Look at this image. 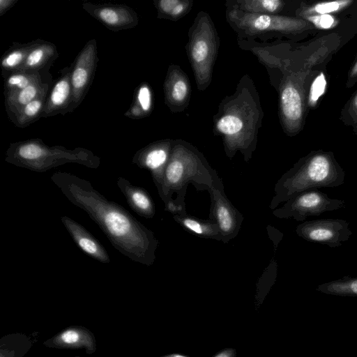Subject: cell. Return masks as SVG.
I'll return each instance as SVG.
<instances>
[{"instance_id":"6da1fadb","label":"cell","mask_w":357,"mask_h":357,"mask_svg":"<svg viewBox=\"0 0 357 357\" xmlns=\"http://www.w3.org/2000/svg\"><path fill=\"white\" fill-rule=\"evenodd\" d=\"M50 179L72 204L86 213L121 255L145 266L153 264L158 239L125 208L75 174L57 172Z\"/></svg>"},{"instance_id":"7a4b0ae2","label":"cell","mask_w":357,"mask_h":357,"mask_svg":"<svg viewBox=\"0 0 357 357\" xmlns=\"http://www.w3.org/2000/svg\"><path fill=\"white\" fill-rule=\"evenodd\" d=\"M264 113L253 79L245 74L234 92L220 102L213 117L214 135L222 139L226 155L231 159L237 152L248 162L255 152Z\"/></svg>"},{"instance_id":"3957f363","label":"cell","mask_w":357,"mask_h":357,"mask_svg":"<svg viewBox=\"0 0 357 357\" xmlns=\"http://www.w3.org/2000/svg\"><path fill=\"white\" fill-rule=\"evenodd\" d=\"M345 176L332 151H312L278 179L269 208L273 211L280 204L305 191L338 187L344 183Z\"/></svg>"},{"instance_id":"277c9868","label":"cell","mask_w":357,"mask_h":357,"mask_svg":"<svg viewBox=\"0 0 357 357\" xmlns=\"http://www.w3.org/2000/svg\"><path fill=\"white\" fill-rule=\"evenodd\" d=\"M221 183L204 155L190 142L177 139L174 140L158 195L167 204L173 201V195L176 194L175 204L185 208L184 197L188 184H193L197 190H208Z\"/></svg>"},{"instance_id":"5b68a950","label":"cell","mask_w":357,"mask_h":357,"mask_svg":"<svg viewBox=\"0 0 357 357\" xmlns=\"http://www.w3.org/2000/svg\"><path fill=\"white\" fill-rule=\"evenodd\" d=\"M318 71L284 63L268 73L278 93V116L284 134L294 137L303 130L310 107L312 81Z\"/></svg>"},{"instance_id":"8992f818","label":"cell","mask_w":357,"mask_h":357,"mask_svg":"<svg viewBox=\"0 0 357 357\" xmlns=\"http://www.w3.org/2000/svg\"><path fill=\"white\" fill-rule=\"evenodd\" d=\"M5 161L15 166L36 172H47L68 163H77L90 169H98L100 158L91 151L77 147L48 146L40 139H30L10 144Z\"/></svg>"},{"instance_id":"52a82bcc","label":"cell","mask_w":357,"mask_h":357,"mask_svg":"<svg viewBox=\"0 0 357 357\" xmlns=\"http://www.w3.org/2000/svg\"><path fill=\"white\" fill-rule=\"evenodd\" d=\"M225 18L237 40L268 43L284 37L296 40L316 29L310 22L295 16L250 13L230 7H226Z\"/></svg>"},{"instance_id":"ba28073f","label":"cell","mask_w":357,"mask_h":357,"mask_svg":"<svg viewBox=\"0 0 357 357\" xmlns=\"http://www.w3.org/2000/svg\"><path fill=\"white\" fill-rule=\"evenodd\" d=\"M185 51L198 90L204 91L211 84L218 57L220 39L210 15L199 11L188 32Z\"/></svg>"},{"instance_id":"9c48e42d","label":"cell","mask_w":357,"mask_h":357,"mask_svg":"<svg viewBox=\"0 0 357 357\" xmlns=\"http://www.w3.org/2000/svg\"><path fill=\"white\" fill-rule=\"evenodd\" d=\"M345 206L342 199L329 197L319 190H311L289 199L281 207L273 210V215L280 219L293 218L296 221L305 222L310 216H319Z\"/></svg>"},{"instance_id":"30bf717a","label":"cell","mask_w":357,"mask_h":357,"mask_svg":"<svg viewBox=\"0 0 357 357\" xmlns=\"http://www.w3.org/2000/svg\"><path fill=\"white\" fill-rule=\"evenodd\" d=\"M98 61L97 42L91 39L85 44L71 65L73 98L68 113L73 112L84 100L93 82Z\"/></svg>"},{"instance_id":"8fae6325","label":"cell","mask_w":357,"mask_h":357,"mask_svg":"<svg viewBox=\"0 0 357 357\" xmlns=\"http://www.w3.org/2000/svg\"><path fill=\"white\" fill-rule=\"evenodd\" d=\"M296 234L309 242H316L331 248L340 247L352 235L349 222L342 219L307 220L298 225Z\"/></svg>"},{"instance_id":"7c38bea8","label":"cell","mask_w":357,"mask_h":357,"mask_svg":"<svg viewBox=\"0 0 357 357\" xmlns=\"http://www.w3.org/2000/svg\"><path fill=\"white\" fill-rule=\"evenodd\" d=\"M211 200V218L218 224L221 241L228 243L234 238L241 227L243 216L225 195L222 183L208 190Z\"/></svg>"},{"instance_id":"4fadbf2b","label":"cell","mask_w":357,"mask_h":357,"mask_svg":"<svg viewBox=\"0 0 357 357\" xmlns=\"http://www.w3.org/2000/svg\"><path fill=\"white\" fill-rule=\"evenodd\" d=\"M173 139L155 141L138 150L132 158V163L149 171L153 181L160 191L166 167L174 144Z\"/></svg>"},{"instance_id":"5bb4252c","label":"cell","mask_w":357,"mask_h":357,"mask_svg":"<svg viewBox=\"0 0 357 357\" xmlns=\"http://www.w3.org/2000/svg\"><path fill=\"white\" fill-rule=\"evenodd\" d=\"M82 8L106 28L114 31L130 29L139 23L137 13L125 4L85 2Z\"/></svg>"},{"instance_id":"9a60e30c","label":"cell","mask_w":357,"mask_h":357,"mask_svg":"<svg viewBox=\"0 0 357 357\" xmlns=\"http://www.w3.org/2000/svg\"><path fill=\"white\" fill-rule=\"evenodd\" d=\"M165 103L173 113L183 112L189 105L191 85L188 75L176 64L168 66L163 84Z\"/></svg>"},{"instance_id":"2e32d148","label":"cell","mask_w":357,"mask_h":357,"mask_svg":"<svg viewBox=\"0 0 357 357\" xmlns=\"http://www.w3.org/2000/svg\"><path fill=\"white\" fill-rule=\"evenodd\" d=\"M71 70L72 66L64 68L61 70V75L53 82L41 117L47 118L68 113L73 98Z\"/></svg>"},{"instance_id":"e0dca14e","label":"cell","mask_w":357,"mask_h":357,"mask_svg":"<svg viewBox=\"0 0 357 357\" xmlns=\"http://www.w3.org/2000/svg\"><path fill=\"white\" fill-rule=\"evenodd\" d=\"M61 220L74 242L86 255L103 264L110 262L105 248L82 225L68 216H62Z\"/></svg>"},{"instance_id":"ac0fdd59","label":"cell","mask_w":357,"mask_h":357,"mask_svg":"<svg viewBox=\"0 0 357 357\" xmlns=\"http://www.w3.org/2000/svg\"><path fill=\"white\" fill-rule=\"evenodd\" d=\"M53 82L52 76L48 71L24 89L5 97V108L9 119L12 121L22 107L49 91Z\"/></svg>"},{"instance_id":"d6986e66","label":"cell","mask_w":357,"mask_h":357,"mask_svg":"<svg viewBox=\"0 0 357 357\" xmlns=\"http://www.w3.org/2000/svg\"><path fill=\"white\" fill-rule=\"evenodd\" d=\"M117 186L124 195L129 206L139 215L147 219L155 214L154 202L144 188L132 185L123 176L117 178Z\"/></svg>"},{"instance_id":"ffe728a7","label":"cell","mask_w":357,"mask_h":357,"mask_svg":"<svg viewBox=\"0 0 357 357\" xmlns=\"http://www.w3.org/2000/svg\"><path fill=\"white\" fill-rule=\"evenodd\" d=\"M58 56L59 52L55 44L42 39H36L18 71L34 72L51 67Z\"/></svg>"},{"instance_id":"44dd1931","label":"cell","mask_w":357,"mask_h":357,"mask_svg":"<svg viewBox=\"0 0 357 357\" xmlns=\"http://www.w3.org/2000/svg\"><path fill=\"white\" fill-rule=\"evenodd\" d=\"M289 3L284 0H227L225 6L250 13L290 16Z\"/></svg>"},{"instance_id":"7402d4cb","label":"cell","mask_w":357,"mask_h":357,"mask_svg":"<svg viewBox=\"0 0 357 357\" xmlns=\"http://www.w3.org/2000/svg\"><path fill=\"white\" fill-rule=\"evenodd\" d=\"M174 220L188 232L202 238L221 241L218 224L212 220H202L186 214H174Z\"/></svg>"},{"instance_id":"603a6c76","label":"cell","mask_w":357,"mask_h":357,"mask_svg":"<svg viewBox=\"0 0 357 357\" xmlns=\"http://www.w3.org/2000/svg\"><path fill=\"white\" fill-rule=\"evenodd\" d=\"M35 40L27 43H13L1 59V75H6L17 72L24 63Z\"/></svg>"},{"instance_id":"cb8c5ba5","label":"cell","mask_w":357,"mask_h":357,"mask_svg":"<svg viewBox=\"0 0 357 357\" xmlns=\"http://www.w3.org/2000/svg\"><path fill=\"white\" fill-rule=\"evenodd\" d=\"M193 0H154L157 18L176 22L192 10Z\"/></svg>"},{"instance_id":"d4e9b609","label":"cell","mask_w":357,"mask_h":357,"mask_svg":"<svg viewBox=\"0 0 357 357\" xmlns=\"http://www.w3.org/2000/svg\"><path fill=\"white\" fill-rule=\"evenodd\" d=\"M354 1H333L319 2L312 5L301 4L294 11V16L303 19L311 15H333L349 7Z\"/></svg>"},{"instance_id":"484cf974","label":"cell","mask_w":357,"mask_h":357,"mask_svg":"<svg viewBox=\"0 0 357 357\" xmlns=\"http://www.w3.org/2000/svg\"><path fill=\"white\" fill-rule=\"evenodd\" d=\"M51 67L34 72H15L10 73L4 79V96L6 97L22 89H24L32 82L43 77Z\"/></svg>"},{"instance_id":"4316f807","label":"cell","mask_w":357,"mask_h":357,"mask_svg":"<svg viewBox=\"0 0 357 357\" xmlns=\"http://www.w3.org/2000/svg\"><path fill=\"white\" fill-rule=\"evenodd\" d=\"M49 91H45L21 109L12 121L15 126L24 128L41 118Z\"/></svg>"},{"instance_id":"83f0119b","label":"cell","mask_w":357,"mask_h":357,"mask_svg":"<svg viewBox=\"0 0 357 357\" xmlns=\"http://www.w3.org/2000/svg\"><path fill=\"white\" fill-rule=\"evenodd\" d=\"M318 289L331 294L357 296V277L344 276L342 279L322 284Z\"/></svg>"},{"instance_id":"f1b7e54d","label":"cell","mask_w":357,"mask_h":357,"mask_svg":"<svg viewBox=\"0 0 357 357\" xmlns=\"http://www.w3.org/2000/svg\"><path fill=\"white\" fill-rule=\"evenodd\" d=\"M132 105L140 110L144 118L151 114L153 110V93L147 82H142L137 89Z\"/></svg>"},{"instance_id":"f546056e","label":"cell","mask_w":357,"mask_h":357,"mask_svg":"<svg viewBox=\"0 0 357 357\" xmlns=\"http://www.w3.org/2000/svg\"><path fill=\"white\" fill-rule=\"evenodd\" d=\"M340 119L345 126L357 128V89L341 109Z\"/></svg>"},{"instance_id":"4dcf8cb0","label":"cell","mask_w":357,"mask_h":357,"mask_svg":"<svg viewBox=\"0 0 357 357\" xmlns=\"http://www.w3.org/2000/svg\"><path fill=\"white\" fill-rule=\"evenodd\" d=\"M80 339V333L73 329L65 331L60 336L61 341L66 344H77Z\"/></svg>"},{"instance_id":"1f68e13d","label":"cell","mask_w":357,"mask_h":357,"mask_svg":"<svg viewBox=\"0 0 357 357\" xmlns=\"http://www.w3.org/2000/svg\"><path fill=\"white\" fill-rule=\"evenodd\" d=\"M356 84H357V57L348 71L346 87L350 89Z\"/></svg>"},{"instance_id":"d6a6232c","label":"cell","mask_w":357,"mask_h":357,"mask_svg":"<svg viewBox=\"0 0 357 357\" xmlns=\"http://www.w3.org/2000/svg\"><path fill=\"white\" fill-rule=\"evenodd\" d=\"M18 0H0V16H3Z\"/></svg>"},{"instance_id":"836d02e7","label":"cell","mask_w":357,"mask_h":357,"mask_svg":"<svg viewBox=\"0 0 357 357\" xmlns=\"http://www.w3.org/2000/svg\"><path fill=\"white\" fill-rule=\"evenodd\" d=\"M215 357H230V354L227 351H223V352L218 354Z\"/></svg>"},{"instance_id":"e575fe53","label":"cell","mask_w":357,"mask_h":357,"mask_svg":"<svg viewBox=\"0 0 357 357\" xmlns=\"http://www.w3.org/2000/svg\"><path fill=\"white\" fill-rule=\"evenodd\" d=\"M169 357H185V356H181V355L176 354V355H172V356H169Z\"/></svg>"},{"instance_id":"d590c367","label":"cell","mask_w":357,"mask_h":357,"mask_svg":"<svg viewBox=\"0 0 357 357\" xmlns=\"http://www.w3.org/2000/svg\"><path fill=\"white\" fill-rule=\"evenodd\" d=\"M353 131L356 135H357V128L353 129Z\"/></svg>"}]
</instances>
